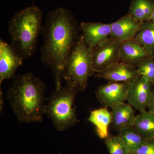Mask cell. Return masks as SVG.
I'll return each mask as SVG.
<instances>
[{
    "label": "cell",
    "mask_w": 154,
    "mask_h": 154,
    "mask_svg": "<svg viewBox=\"0 0 154 154\" xmlns=\"http://www.w3.org/2000/svg\"><path fill=\"white\" fill-rule=\"evenodd\" d=\"M96 73L93 68L92 47L83 34L79 35L64 64L63 79L78 92L85 91L89 78Z\"/></svg>",
    "instance_id": "277c9868"
},
{
    "label": "cell",
    "mask_w": 154,
    "mask_h": 154,
    "mask_svg": "<svg viewBox=\"0 0 154 154\" xmlns=\"http://www.w3.org/2000/svg\"><path fill=\"white\" fill-rule=\"evenodd\" d=\"M46 88L43 80L30 72L13 78L6 97L19 122H42L45 114Z\"/></svg>",
    "instance_id": "7a4b0ae2"
},
{
    "label": "cell",
    "mask_w": 154,
    "mask_h": 154,
    "mask_svg": "<svg viewBox=\"0 0 154 154\" xmlns=\"http://www.w3.org/2000/svg\"><path fill=\"white\" fill-rule=\"evenodd\" d=\"M146 50L149 56L154 58V24L143 22L140 30L135 37Z\"/></svg>",
    "instance_id": "ac0fdd59"
},
{
    "label": "cell",
    "mask_w": 154,
    "mask_h": 154,
    "mask_svg": "<svg viewBox=\"0 0 154 154\" xmlns=\"http://www.w3.org/2000/svg\"><path fill=\"white\" fill-rule=\"evenodd\" d=\"M105 143L110 154L129 153L124 141L118 134L105 139Z\"/></svg>",
    "instance_id": "ffe728a7"
},
{
    "label": "cell",
    "mask_w": 154,
    "mask_h": 154,
    "mask_svg": "<svg viewBox=\"0 0 154 154\" xmlns=\"http://www.w3.org/2000/svg\"><path fill=\"white\" fill-rule=\"evenodd\" d=\"M1 93H0V110H1V113H2V112L3 108V104H4V100H3V96L2 91V89L0 90Z\"/></svg>",
    "instance_id": "cb8c5ba5"
},
{
    "label": "cell",
    "mask_w": 154,
    "mask_h": 154,
    "mask_svg": "<svg viewBox=\"0 0 154 154\" xmlns=\"http://www.w3.org/2000/svg\"><path fill=\"white\" fill-rule=\"evenodd\" d=\"M132 106L125 103L112 108V123L113 128L118 132L133 126L136 116Z\"/></svg>",
    "instance_id": "5bb4252c"
},
{
    "label": "cell",
    "mask_w": 154,
    "mask_h": 154,
    "mask_svg": "<svg viewBox=\"0 0 154 154\" xmlns=\"http://www.w3.org/2000/svg\"><path fill=\"white\" fill-rule=\"evenodd\" d=\"M43 13L33 5L17 11L8 23L11 45L23 59L28 58L36 52L38 36L41 33Z\"/></svg>",
    "instance_id": "3957f363"
},
{
    "label": "cell",
    "mask_w": 154,
    "mask_h": 154,
    "mask_svg": "<svg viewBox=\"0 0 154 154\" xmlns=\"http://www.w3.org/2000/svg\"><path fill=\"white\" fill-rule=\"evenodd\" d=\"M24 59L15 52L11 44L0 39V85L4 80L13 79Z\"/></svg>",
    "instance_id": "9c48e42d"
},
{
    "label": "cell",
    "mask_w": 154,
    "mask_h": 154,
    "mask_svg": "<svg viewBox=\"0 0 154 154\" xmlns=\"http://www.w3.org/2000/svg\"><path fill=\"white\" fill-rule=\"evenodd\" d=\"M119 57L120 62L137 68L149 56L143 45L134 38L121 42Z\"/></svg>",
    "instance_id": "30bf717a"
},
{
    "label": "cell",
    "mask_w": 154,
    "mask_h": 154,
    "mask_svg": "<svg viewBox=\"0 0 154 154\" xmlns=\"http://www.w3.org/2000/svg\"><path fill=\"white\" fill-rule=\"evenodd\" d=\"M121 42L110 36L97 46L92 48L93 68L96 73L120 62L119 51Z\"/></svg>",
    "instance_id": "8992f818"
},
{
    "label": "cell",
    "mask_w": 154,
    "mask_h": 154,
    "mask_svg": "<svg viewBox=\"0 0 154 154\" xmlns=\"http://www.w3.org/2000/svg\"><path fill=\"white\" fill-rule=\"evenodd\" d=\"M147 109H148L149 111H150L154 114V92L151 99L150 100L148 105Z\"/></svg>",
    "instance_id": "603a6c76"
},
{
    "label": "cell",
    "mask_w": 154,
    "mask_h": 154,
    "mask_svg": "<svg viewBox=\"0 0 154 154\" xmlns=\"http://www.w3.org/2000/svg\"><path fill=\"white\" fill-rule=\"evenodd\" d=\"M128 154H135L134 153H128Z\"/></svg>",
    "instance_id": "484cf974"
},
{
    "label": "cell",
    "mask_w": 154,
    "mask_h": 154,
    "mask_svg": "<svg viewBox=\"0 0 154 154\" xmlns=\"http://www.w3.org/2000/svg\"><path fill=\"white\" fill-rule=\"evenodd\" d=\"M79 30L78 21L68 9L57 8L46 16L41 30L44 41L40 49V60L51 70L56 90L62 86L64 64Z\"/></svg>",
    "instance_id": "6da1fadb"
},
{
    "label": "cell",
    "mask_w": 154,
    "mask_h": 154,
    "mask_svg": "<svg viewBox=\"0 0 154 154\" xmlns=\"http://www.w3.org/2000/svg\"><path fill=\"white\" fill-rule=\"evenodd\" d=\"M151 21V22L154 24V8L153 9V11H152V13Z\"/></svg>",
    "instance_id": "d4e9b609"
},
{
    "label": "cell",
    "mask_w": 154,
    "mask_h": 154,
    "mask_svg": "<svg viewBox=\"0 0 154 154\" xmlns=\"http://www.w3.org/2000/svg\"><path fill=\"white\" fill-rule=\"evenodd\" d=\"M118 134L124 141L129 153L134 152L146 140L134 126L121 130Z\"/></svg>",
    "instance_id": "d6986e66"
},
{
    "label": "cell",
    "mask_w": 154,
    "mask_h": 154,
    "mask_svg": "<svg viewBox=\"0 0 154 154\" xmlns=\"http://www.w3.org/2000/svg\"><path fill=\"white\" fill-rule=\"evenodd\" d=\"M133 126L146 139H154V114L150 111L137 115Z\"/></svg>",
    "instance_id": "e0dca14e"
},
{
    "label": "cell",
    "mask_w": 154,
    "mask_h": 154,
    "mask_svg": "<svg viewBox=\"0 0 154 154\" xmlns=\"http://www.w3.org/2000/svg\"><path fill=\"white\" fill-rule=\"evenodd\" d=\"M154 0H131L128 14L139 22L151 21Z\"/></svg>",
    "instance_id": "2e32d148"
},
{
    "label": "cell",
    "mask_w": 154,
    "mask_h": 154,
    "mask_svg": "<svg viewBox=\"0 0 154 154\" xmlns=\"http://www.w3.org/2000/svg\"><path fill=\"white\" fill-rule=\"evenodd\" d=\"M78 91L66 85L53 92L47 99L45 114L52 121L57 131L69 129L79 122L75 101Z\"/></svg>",
    "instance_id": "5b68a950"
},
{
    "label": "cell",
    "mask_w": 154,
    "mask_h": 154,
    "mask_svg": "<svg viewBox=\"0 0 154 154\" xmlns=\"http://www.w3.org/2000/svg\"><path fill=\"white\" fill-rule=\"evenodd\" d=\"M128 85V83L109 82L97 88L96 98L104 107L112 109L125 103Z\"/></svg>",
    "instance_id": "ba28073f"
},
{
    "label": "cell",
    "mask_w": 154,
    "mask_h": 154,
    "mask_svg": "<svg viewBox=\"0 0 154 154\" xmlns=\"http://www.w3.org/2000/svg\"><path fill=\"white\" fill-rule=\"evenodd\" d=\"M88 120L96 127V132L100 138L106 139L109 136L108 129L112 123V115L107 107L92 110Z\"/></svg>",
    "instance_id": "9a60e30c"
},
{
    "label": "cell",
    "mask_w": 154,
    "mask_h": 154,
    "mask_svg": "<svg viewBox=\"0 0 154 154\" xmlns=\"http://www.w3.org/2000/svg\"><path fill=\"white\" fill-rule=\"evenodd\" d=\"M136 68L121 62L112 65L108 68L95 74L96 78L109 82L130 83L140 76Z\"/></svg>",
    "instance_id": "8fae6325"
},
{
    "label": "cell",
    "mask_w": 154,
    "mask_h": 154,
    "mask_svg": "<svg viewBox=\"0 0 154 154\" xmlns=\"http://www.w3.org/2000/svg\"><path fill=\"white\" fill-rule=\"evenodd\" d=\"M134 153L135 154H154V139L146 140Z\"/></svg>",
    "instance_id": "7402d4cb"
},
{
    "label": "cell",
    "mask_w": 154,
    "mask_h": 154,
    "mask_svg": "<svg viewBox=\"0 0 154 154\" xmlns=\"http://www.w3.org/2000/svg\"><path fill=\"white\" fill-rule=\"evenodd\" d=\"M142 22L134 19L127 14L117 21L110 23V36L121 42L135 38L140 30Z\"/></svg>",
    "instance_id": "7c38bea8"
},
{
    "label": "cell",
    "mask_w": 154,
    "mask_h": 154,
    "mask_svg": "<svg viewBox=\"0 0 154 154\" xmlns=\"http://www.w3.org/2000/svg\"><path fill=\"white\" fill-rule=\"evenodd\" d=\"M139 73L145 79L154 83V58L149 57L137 68Z\"/></svg>",
    "instance_id": "44dd1931"
},
{
    "label": "cell",
    "mask_w": 154,
    "mask_h": 154,
    "mask_svg": "<svg viewBox=\"0 0 154 154\" xmlns=\"http://www.w3.org/2000/svg\"><path fill=\"white\" fill-rule=\"evenodd\" d=\"M154 92V83L140 76L129 83L126 101L140 113L146 110Z\"/></svg>",
    "instance_id": "52a82bcc"
},
{
    "label": "cell",
    "mask_w": 154,
    "mask_h": 154,
    "mask_svg": "<svg viewBox=\"0 0 154 154\" xmlns=\"http://www.w3.org/2000/svg\"><path fill=\"white\" fill-rule=\"evenodd\" d=\"M80 30L88 44L93 48L97 46L110 36L111 33L110 24L99 22H82Z\"/></svg>",
    "instance_id": "4fadbf2b"
}]
</instances>
